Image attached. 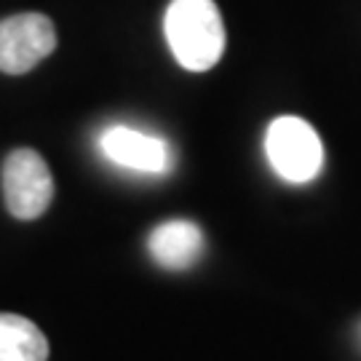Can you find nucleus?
<instances>
[{
    "mask_svg": "<svg viewBox=\"0 0 361 361\" xmlns=\"http://www.w3.org/2000/svg\"><path fill=\"white\" fill-rule=\"evenodd\" d=\"M265 155L273 171L286 182H310L324 166V147L308 121L295 116L276 118L265 134Z\"/></svg>",
    "mask_w": 361,
    "mask_h": 361,
    "instance_id": "f03ea898",
    "label": "nucleus"
},
{
    "mask_svg": "<svg viewBox=\"0 0 361 361\" xmlns=\"http://www.w3.org/2000/svg\"><path fill=\"white\" fill-rule=\"evenodd\" d=\"M99 150L107 161L129 171L142 174H166L171 169V150L166 140L145 134L131 126H110L99 137Z\"/></svg>",
    "mask_w": 361,
    "mask_h": 361,
    "instance_id": "39448f33",
    "label": "nucleus"
},
{
    "mask_svg": "<svg viewBox=\"0 0 361 361\" xmlns=\"http://www.w3.org/2000/svg\"><path fill=\"white\" fill-rule=\"evenodd\" d=\"M150 257L166 271H188L204 255V233L190 219H166L147 238Z\"/></svg>",
    "mask_w": 361,
    "mask_h": 361,
    "instance_id": "423d86ee",
    "label": "nucleus"
},
{
    "mask_svg": "<svg viewBox=\"0 0 361 361\" xmlns=\"http://www.w3.org/2000/svg\"><path fill=\"white\" fill-rule=\"evenodd\" d=\"M49 340L25 316L0 313V361H46Z\"/></svg>",
    "mask_w": 361,
    "mask_h": 361,
    "instance_id": "0eeeda50",
    "label": "nucleus"
},
{
    "mask_svg": "<svg viewBox=\"0 0 361 361\" xmlns=\"http://www.w3.org/2000/svg\"><path fill=\"white\" fill-rule=\"evenodd\" d=\"M56 30L43 13H16L0 19V73L25 75L54 54Z\"/></svg>",
    "mask_w": 361,
    "mask_h": 361,
    "instance_id": "20e7f679",
    "label": "nucleus"
},
{
    "mask_svg": "<svg viewBox=\"0 0 361 361\" xmlns=\"http://www.w3.org/2000/svg\"><path fill=\"white\" fill-rule=\"evenodd\" d=\"M164 32L174 59L190 73H207L225 54V25L214 0H171Z\"/></svg>",
    "mask_w": 361,
    "mask_h": 361,
    "instance_id": "f257e3e1",
    "label": "nucleus"
},
{
    "mask_svg": "<svg viewBox=\"0 0 361 361\" xmlns=\"http://www.w3.org/2000/svg\"><path fill=\"white\" fill-rule=\"evenodd\" d=\"M3 201L16 219H38L51 207L54 177L43 155L19 147L3 161Z\"/></svg>",
    "mask_w": 361,
    "mask_h": 361,
    "instance_id": "7ed1b4c3",
    "label": "nucleus"
}]
</instances>
